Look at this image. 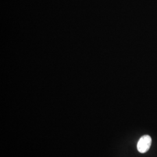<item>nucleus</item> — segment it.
<instances>
[{"mask_svg": "<svg viewBox=\"0 0 157 157\" xmlns=\"http://www.w3.org/2000/svg\"><path fill=\"white\" fill-rule=\"evenodd\" d=\"M152 139L148 135L142 136L137 143V150L140 153H145L148 151L151 145Z\"/></svg>", "mask_w": 157, "mask_h": 157, "instance_id": "obj_1", "label": "nucleus"}]
</instances>
